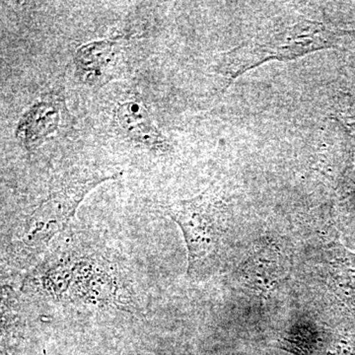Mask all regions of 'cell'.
I'll return each mask as SVG.
<instances>
[{
  "label": "cell",
  "mask_w": 355,
  "mask_h": 355,
  "mask_svg": "<svg viewBox=\"0 0 355 355\" xmlns=\"http://www.w3.org/2000/svg\"><path fill=\"white\" fill-rule=\"evenodd\" d=\"M121 49L119 38L97 40L79 46L74 57L77 77L89 85L99 83L118 58Z\"/></svg>",
  "instance_id": "8992f818"
},
{
  "label": "cell",
  "mask_w": 355,
  "mask_h": 355,
  "mask_svg": "<svg viewBox=\"0 0 355 355\" xmlns=\"http://www.w3.org/2000/svg\"><path fill=\"white\" fill-rule=\"evenodd\" d=\"M121 176V173H118L76 178L67 180L51 191L27 219L18 242L20 254L28 257L39 253L58 233L67 227L73 218L77 207L93 189Z\"/></svg>",
  "instance_id": "3957f363"
},
{
  "label": "cell",
  "mask_w": 355,
  "mask_h": 355,
  "mask_svg": "<svg viewBox=\"0 0 355 355\" xmlns=\"http://www.w3.org/2000/svg\"><path fill=\"white\" fill-rule=\"evenodd\" d=\"M116 121L128 139L139 146L155 153L172 150L171 142L159 130L146 103L139 96L119 103Z\"/></svg>",
  "instance_id": "5b68a950"
},
{
  "label": "cell",
  "mask_w": 355,
  "mask_h": 355,
  "mask_svg": "<svg viewBox=\"0 0 355 355\" xmlns=\"http://www.w3.org/2000/svg\"><path fill=\"white\" fill-rule=\"evenodd\" d=\"M183 232L188 249V273L202 277L216 261L225 232L226 207L214 193L180 200L164 207Z\"/></svg>",
  "instance_id": "7a4b0ae2"
},
{
  "label": "cell",
  "mask_w": 355,
  "mask_h": 355,
  "mask_svg": "<svg viewBox=\"0 0 355 355\" xmlns=\"http://www.w3.org/2000/svg\"><path fill=\"white\" fill-rule=\"evenodd\" d=\"M62 91H51L38 98L21 116L15 137L28 153L37 150L51 137L71 125Z\"/></svg>",
  "instance_id": "277c9868"
},
{
  "label": "cell",
  "mask_w": 355,
  "mask_h": 355,
  "mask_svg": "<svg viewBox=\"0 0 355 355\" xmlns=\"http://www.w3.org/2000/svg\"><path fill=\"white\" fill-rule=\"evenodd\" d=\"M336 31L323 23L298 17L293 22L275 26L239 46L219 53L214 60V70L230 85L248 70L270 60H292L314 51L333 48Z\"/></svg>",
  "instance_id": "6da1fadb"
},
{
  "label": "cell",
  "mask_w": 355,
  "mask_h": 355,
  "mask_svg": "<svg viewBox=\"0 0 355 355\" xmlns=\"http://www.w3.org/2000/svg\"><path fill=\"white\" fill-rule=\"evenodd\" d=\"M279 347L296 355H322L323 334L309 324H296L279 340Z\"/></svg>",
  "instance_id": "ba28073f"
},
{
  "label": "cell",
  "mask_w": 355,
  "mask_h": 355,
  "mask_svg": "<svg viewBox=\"0 0 355 355\" xmlns=\"http://www.w3.org/2000/svg\"><path fill=\"white\" fill-rule=\"evenodd\" d=\"M324 268L329 286L338 295L352 297L355 294V254L340 243L324 251Z\"/></svg>",
  "instance_id": "52a82bcc"
}]
</instances>
